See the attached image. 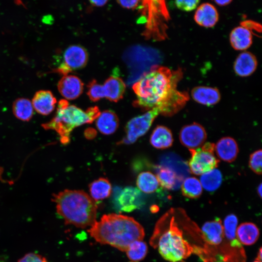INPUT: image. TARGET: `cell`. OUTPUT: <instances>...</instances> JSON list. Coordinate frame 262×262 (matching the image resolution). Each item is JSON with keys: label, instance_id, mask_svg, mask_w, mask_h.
I'll use <instances>...</instances> for the list:
<instances>
[{"label": "cell", "instance_id": "cell-1", "mask_svg": "<svg viewBox=\"0 0 262 262\" xmlns=\"http://www.w3.org/2000/svg\"><path fill=\"white\" fill-rule=\"evenodd\" d=\"M87 231L100 244L109 245L124 252L133 242L143 240L145 237L143 227L134 219L115 213L103 215Z\"/></svg>", "mask_w": 262, "mask_h": 262}, {"label": "cell", "instance_id": "cell-2", "mask_svg": "<svg viewBox=\"0 0 262 262\" xmlns=\"http://www.w3.org/2000/svg\"><path fill=\"white\" fill-rule=\"evenodd\" d=\"M182 77L180 69L171 71L164 66L151 68L132 86L137 97L133 106L144 111L158 107L177 89Z\"/></svg>", "mask_w": 262, "mask_h": 262}, {"label": "cell", "instance_id": "cell-3", "mask_svg": "<svg viewBox=\"0 0 262 262\" xmlns=\"http://www.w3.org/2000/svg\"><path fill=\"white\" fill-rule=\"evenodd\" d=\"M51 201L66 225L83 229L91 227L96 221L97 205L83 191L66 189L53 194Z\"/></svg>", "mask_w": 262, "mask_h": 262}, {"label": "cell", "instance_id": "cell-4", "mask_svg": "<svg viewBox=\"0 0 262 262\" xmlns=\"http://www.w3.org/2000/svg\"><path fill=\"white\" fill-rule=\"evenodd\" d=\"M100 114L97 106L83 111L74 105H69L66 100L61 99L58 102L54 117L41 126L45 130L55 131L60 137L61 142L66 145L69 142L70 133L75 128L92 123Z\"/></svg>", "mask_w": 262, "mask_h": 262}, {"label": "cell", "instance_id": "cell-5", "mask_svg": "<svg viewBox=\"0 0 262 262\" xmlns=\"http://www.w3.org/2000/svg\"><path fill=\"white\" fill-rule=\"evenodd\" d=\"M162 257L166 261L177 262L188 257L193 252L192 246L184 238L174 217L170 220L169 227L158 238L156 244Z\"/></svg>", "mask_w": 262, "mask_h": 262}, {"label": "cell", "instance_id": "cell-6", "mask_svg": "<svg viewBox=\"0 0 262 262\" xmlns=\"http://www.w3.org/2000/svg\"><path fill=\"white\" fill-rule=\"evenodd\" d=\"M214 145L208 142L200 148L189 149L191 158L188 166L192 174L201 175L218 166L220 160L214 155Z\"/></svg>", "mask_w": 262, "mask_h": 262}, {"label": "cell", "instance_id": "cell-7", "mask_svg": "<svg viewBox=\"0 0 262 262\" xmlns=\"http://www.w3.org/2000/svg\"><path fill=\"white\" fill-rule=\"evenodd\" d=\"M159 114V109L155 107L144 114L131 119L125 127L126 135L117 144H131L134 143L138 138L148 131Z\"/></svg>", "mask_w": 262, "mask_h": 262}, {"label": "cell", "instance_id": "cell-8", "mask_svg": "<svg viewBox=\"0 0 262 262\" xmlns=\"http://www.w3.org/2000/svg\"><path fill=\"white\" fill-rule=\"evenodd\" d=\"M86 49L80 45L68 47L63 54V62L58 67V71L65 75L73 70L85 66L88 61Z\"/></svg>", "mask_w": 262, "mask_h": 262}, {"label": "cell", "instance_id": "cell-9", "mask_svg": "<svg viewBox=\"0 0 262 262\" xmlns=\"http://www.w3.org/2000/svg\"><path fill=\"white\" fill-rule=\"evenodd\" d=\"M114 190L115 204L120 210L130 212L142 206V194L136 188L132 186H128L123 189L116 187Z\"/></svg>", "mask_w": 262, "mask_h": 262}, {"label": "cell", "instance_id": "cell-10", "mask_svg": "<svg viewBox=\"0 0 262 262\" xmlns=\"http://www.w3.org/2000/svg\"><path fill=\"white\" fill-rule=\"evenodd\" d=\"M179 139L181 144L189 149H196L206 141L207 133L201 124L194 122L182 127Z\"/></svg>", "mask_w": 262, "mask_h": 262}, {"label": "cell", "instance_id": "cell-11", "mask_svg": "<svg viewBox=\"0 0 262 262\" xmlns=\"http://www.w3.org/2000/svg\"><path fill=\"white\" fill-rule=\"evenodd\" d=\"M189 99L187 93L174 89L167 98L157 108L160 114L172 116L182 109Z\"/></svg>", "mask_w": 262, "mask_h": 262}, {"label": "cell", "instance_id": "cell-12", "mask_svg": "<svg viewBox=\"0 0 262 262\" xmlns=\"http://www.w3.org/2000/svg\"><path fill=\"white\" fill-rule=\"evenodd\" d=\"M57 87L61 95L66 99H74L82 93L83 84L78 77L66 75L59 81Z\"/></svg>", "mask_w": 262, "mask_h": 262}, {"label": "cell", "instance_id": "cell-13", "mask_svg": "<svg viewBox=\"0 0 262 262\" xmlns=\"http://www.w3.org/2000/svg\"><path fill=\"white\" fill-rule=\"evenodd\" d=\"M214 151L218 159L231 163L235 160L238 156L239 147L234 139L226 136L217 142L214 145Z\"/></svg>", "mask_w": 262, "mask_h": 262}, {"label": "cell", "instance_id": "cell-14", "mask_svg": "<svg viewBox=\"0 0 262 262\" xmlns=\"http://www.w3.org/2000/svg\"><path fill=\"white\" fill-rule=\"evenodd\" d=\"M32 103L38 114L48 115L54 110L57 100L51 91L41 90L35 93Z\"/></svg>", "mask_w": 262, "mask_h": 262}, {"label": "cell", "instance_id": "cell-15", "mask_svg": "<svg viewBox=\"0 0 262 262\" xmlns=\"http://www.w3.org/2000/svg\"><path fill=\"white\" fill-rule=\"evenodd\" d=\"M204 240L209 245H218L224 237V228L220 218L206 222L201 228Z\"/></svg>", "mask_w": 262, "mask_h": 262}, {"label": "cell", "instance_id": "cell-16", "mask_svg": "<svg viewBox=\"0 0 262 262\" xmlns=\"http://www.w3.org/2000/svg\"><path fill=\"white\" fill-rule=\"evenodd\" d=\"M258 62L255 56L249 51H244L236 57L233 65L234 71L240 77L252 75L256 70Z\"/></svg>", "mask_w": 262, "mask_h": 262}, {"label": "cell", "instance_id": "cell-17", "mask_svg": "<svg viewBox=\"0 0 262 262\" xmlns=\"http://www.w3.org/2000/svg\"><path fill=\"white\" fill-rule=\"evenodd\" d=\"M194 18L195 22L199 26L211 28L217 22L219 14L214 5L206 2L197 7L194 14Z\"/></svg>", "mask_w": 262, "mask_h": 262}, {"label": "cell", "instance_id": "cell-18", "mask_svg": "<svg viewBox=\"0 0 262 262\" xmlns=\"http://www.w3.org/2000/svg\"><path fill=\"white\" fill-rule=\"evenodd\" d=\"M191 94L195 101L208 106L217 104L221 98L218 89L213 87L197 86L192 89Z\"/></svg>", "mask_w": 262, "mask_h": 262}, {"label": "cell", "instance_id": "cell-19", "mask_svg": "<svg viewBox=\"0 0 262 262\" xmlns=\"http://www.w3.org/2000/svg\"><path fill=\"white\" fill-rule=\"evenodd\" d=\"M104 97L110 101L117 102L121 99L126 90V85L119 77L111 76L102 85Z\"/></svg>", "mask_w": 262, "mask_h": 262}, {"label": "cell", "instance_id": "cell-20", "mask_svg": "<svg viewBox=\"0 0 262 262\" xmlns=\"http://www.w3.org/2000/svg\"><path fill=\"white\" fill-rule=\"evenodd\" d=\"M231 47L236 50L248 49L252 43V33L246 28L240 26L234 28L229 35Z\"/></svg>", "mask_w": 262, "mask_h": 262}, {"label": "cell", "instance_id": "cell-21", "mask_svg": "<svg viewBox=\"0 0 262 262\" xmlns=\"http://www.w3.org/2000/svg\"><path fill=\"white\" fill-rule=\"evenodd\" d=\"M173 140L171 130L162 125L157 126L150 137L151 145L158 149H162L170 147L173 144Z\"/></svg>", "mask_w": 262, "mask_h": 262}, {"label": "cell", "instance_id": "cell-22", "mask_svg": "<svg viewBox=\"0 0 262 262\" xmlns=\"http://www.w3.org/2000/svg\"><path fill=\"white\" fill-rule=\"evenodd\" d=\"M96 126L102 134L109 135L115 132L119 125L117 115L111 110H105L96 119Z\"/></svg>", "mask_w": 262, "mask_h": 262}, {"label": "cell", "instance_id": "cell-23", "mask_svg": "<svg viewBox=\"0 0 262 262\" xmlns=\"http://www.w3.org/2000/svg\"><path fill=\"white\" fill-rule=\"evenodd\" d=\"M260 232L257 226L251 222H244L237 228L236 236L238 241L243 245L250 246L258 240Z\"/></svg>", "mask_w": 262, "mask_h": 262}, {"label": "cell", "instance_id": "cell-24", "mask_svg": "<svg viewBox=\"0 0 262 262\" xmlns=\"http://www.w3.org/2000/svg\"><path fill=\"white\" fill-rule=\"evenodd\" d=\"M156 173L160 185L166 189H177L180 184V177L174 171L168 167L157 166Z\"/></svg>", "mask_w": 262, "mask_h": 262}, {"label": "cell", "instance_id": "cell-25", "mask_svg": "<svg viewBox=\"0 0 262 262\" xmlns=\"http://www.w3.org/2000/svg\"><path fill=\"white\" fill-rule=\"evenodd\" d=\"M89 189L91 198L95 201L108 198L112 192L110 181L104 178H100L92 181L89 185Z\"/></svg>", "mask_w": 262, "mask_h": 262}, {"label": "cell", "instance_id": "cell-26", "mask_svg": "<svg viewBox=\"0 0 262 262\" xmlns=\"http://www.w3.org/2000/svg\"><path fill=\"white\" fill-rule=\"evenodd\" d=\"M13 113L16 118L23 121H29L33 115V108L30 100L24 98L16 99L13 104Z\"/></svg>", "mask_w": 262, "mask_h": 262}, {"label": "cell", "instance_id": "cell-27", "mask_svg": "<svg viewBox=\"0 0 262 262\" xmlns=\"http://www.w3.org/2000/svg\"><path fill=\"white\" fill-rule=\"evenodd\" d=\"M136 185L138 189L146 194H151L156 192L160 184L157 178L150 171H144L137 176Z\"/></svg>", "mask_w": 262, "mask_h": 262}, {"label": "cell", "instance_id": "cell-28", "mask_svg": "<svg viewBox=\"0 0 262 262\" xmlns=\"http://www.w3.org/2000/svg\"><path fill=\"white\" fill-rule=\"evenodd\" d=\"M222 179L221 171L215 168L201 175L199 181L205 190L213 192L220 186Z\"/></svg>", "mask_w": 262, "mask_h": 262}, {"label": "cell", "instance_id": "cell-29", "mask_svg": "<svg viewBox=\"0 0 262 262\" xmlns=\"http://www.w3.org/2000/svg\"><path fill=\"white\" fill-rule=\"evenodd\" d=\"M181 190L183 196L192 199L199 197L203 190L199 180L194 177L187 178L183 180Z\"/></svg>", "mask_w": 262, "mask_h": 262}, {"label": "cell", "instance_id": "cell-30", "mask_svg": "<svg viewBox=\"0 0 262 262\" xmlns=\"http://www.w3.org/2000/svg\"><path fill=\"white\" fill-rule=\"evenodd\" d=\"M148 251L147 246L142 240L133 242L126 251L128 258L133 262H139L146 256Z\"/></svg>", "mask_w": 262, "mask_h": 262}, {"label": "cell", "instance_id": "cell-31", "mask_svg": "<svg viewBox=\"0 0 262 262\" xmlns=\"http://www.w3.org/2000/svg\"><path fill=\"white\" fill-rule=\"evenodd\" d=\"M238 224L237 216L231 213L228 215L224 221V236L229 240L232 241L236 239V231Z\"/></svg>", "mask_w": 262, "mask_h": 262}, {"label": "cell", "instance_id": "cell-32", "mask_svg": "<svg viewBox=\"0 0 262 262\" xmlns=\"http://www.w3.org/2000/svg\"><path fill=\"white\" fill-rule=\"evenodd\" d=\"M87 94L91 100L96 102L103 98L104 94L102 85L98 83L96 80H93L87 85Z\"/></svg>", "mask_w": 262, "mask_h": 262}, {"label": "cell", "instance_id": "cell-33", "mask_svg": "<svg viewBox=\"0 0 262 262\" xmlns=\"http://www.w3.org/2000/svg\"><path fill=\"white\" fill-rule=\"evenodd\" d=\"M262 151L259 149L252 153L249 157V166L251 170L257 175H261Z\"/></svg>", "mask_w": 262, "mask_h": 262}, {"label": "cell", "instance_id": "cell-34", "mask_svg": "<svg viewBox=\"0 0 262 262\" xmlns=\"http://www.w3.org/2000/svg\"><path fill=\"white\" fill-rule=\"evenodd\" d=\"M199 3L198 0H178L175 1L178 9L186 12L193 11L196 8Z\"/></svg>", "mask_w": 262, "mask_h": 262}, {"label": "cell", "instance_id": "cell-35", "mask_svg": "<svg viewBox=\"0 0 262 262\" xmlns=\"http://www.w3.org/2000/svg\"><path fill=\"white\" fill-rule=\"evenodd\" d=\"M17 262H48V261L42 255L34 252H29L18 259Z\"/></svg>", "mask_w": 262, "mask_h": 262}, {"label": "cell", "instance_id": "cell-36", "mask_svg": "<svg viewBox=\"0 0 262 262\" xmlns=\"http://www.w3.org/2000/svg\"><path fill=\"white\" fill-rule=\"evenodd\" d=\"M241 25L248 29L252 33L253 31L257 33L261 32V25L251 20H246L241 23Z\"/></svg>", "mask_w": 262, "mask_h": 262}, {"label": "cell", "instance_id": "cell-37", "mask_svg": "<svg viewBox=\"0 0 262 262\" xmlns=\"http://www.w3.org/2000/svg\"><path fill=\"white\" fill-rule=\"evenodd\" d=\"M117 2L123 7L128 9H134L136 8L139 3V0H118Z\"/></svg>", "mask_w": 262, "mask_h": 262}, {"label": "cell", "instance_id": "cell-38", "mask_svg": "<svg viewBox=\"0 0 262 262\" xmlns=\"http://www.w3.org/2000/svg\"><path fill=\"white\" fill-rule=\"evenodd\" d=\"M84 134L87 138L92 139L96 136V132L93 129H88L85 131Z\"/></svg>", "mask_w": 262, "mask_h": 262}, {"label": "cell", "instance_id": "cell-39", "mask_svg": "<svg viewBox=\"0 0 262 262\" xmlns=\"http://www.w3.org/2000/svg\"><path fill=\"white\" fill-rule=\"evenodd\" d=\"M107 0H90V2L92 5H93L96 6L100 7L102 6L105 5L107 2Z\"/></svg>", "mask_w": 262, "mask_h": 262}, {"label": "cell", "instance_id": "cell-40", "mask_svg": "<svg viewBox=\"0 0 262 262\" xmlns=\"http://www.w3.org/2000/svg\"><path fill=\"white\" fill-rule=\"evenodd\" d=\"M231 0H214V2L216 3L217 5L220 6H225L229 4L230 2H231Z\"/></svg>", "mask_w": 262, "mask_h": 262}, {"label": "cell", "instance_id": "cell-41", "mask_svg": "<svg viewBox=\"0 0 262 262\" xmlns=\"http://www.w3.org/2000/svg\"><path fill=\"white\" fill-rule=\"evenodd\" d=\"M262 247H260L258 253L257 257L256 260L262 262Z\"/></svg>", "mask_w": 262, "mask_h": 262}, {"label": "cell", "instance_id": "cell-42", "mask_svg": "<svg viewBox=\"0 0 262 262\" xmlns=\"http://www.w3.org/2000/svg\"><path fill=\"white\" fill-rule=\"evenodd\" d=\"M262 183H260L257 188L258 194H259L260 197H262Z\"/></svg>", "mask_w": 262, "mask_h": 262}, {"label": "cell", "instance_id": "cell-43", "mask_svg": "<svg viewBox=\"0 0 262 262\" xmlns=\"http://www.w3.org/2000/svg\"><path fill=\"white\" fill-rule=\"evenodd\" d=\"M253 262H260L258 260H255Z\"/></svg>", "mask_w": 262, "mask_h": 262}]
</instances>
